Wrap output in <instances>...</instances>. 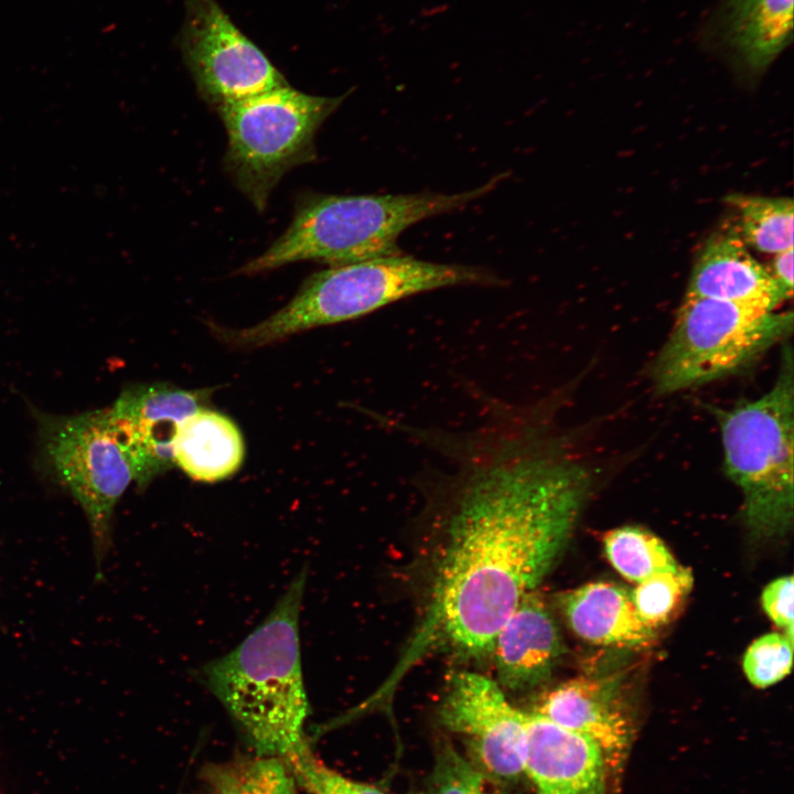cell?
<instances>
[{
    "mask_svg": "<svg viewBox=\"0 0 794 794\" xmlns=\"http://www.w3.org/2000/svg\"><path fill=\"white\" fill-rule=\"evenodd\" d=\"M541 432L532 414L505 409L436 443L457 469L428 626L466 656L492 653L504 622L561 555L590 493L589 470Z\"/></svg>",
    "mask_w": 794,
    "mask_h": 794,
    "instance_id": "6da1fadb",
    "label": "cell"
},
{
    "mask_svg": "<svg viewBox=\"0 0 794 794\" xmlns=\"http://www.w3.org/2000/svg\"><path fill=\"white\" fill-rule=\"evenodd\" d=\"M307 578L303 567L261 623L198 672L259 755L286 759L308 745L299 637Z\"/></svg>",
    "mask_w": 794,
    "mask_h": 794,
    "instance_id": "7a4b0ae2",
    "label": "cell"
},
{
    "mask_svg": "<svg viewBox=\"0 0 794 794\" xmlns=\"http://www.w3.org/2000/svg\"><path fill=\"white\" fill-rule=\"evenodd\" d=\"M502 180L497 175L453 194L310 195L298 204L282 235L239 272L260 273L302 260L337 266L399 255L397 242L408 227L466 206Z\"/></svg>",
    "mask_w": 794,
    "mask_h": 794,
    "instance_id": "3957f363",
    "label": "cell"
},
{
    "mask_svg": "<svg viewBox=\"0 0 794 794\" xmlns=\"http://www.w3.org/2000/svg\"><path fill=\"white\" fill-rule=\"evenodd\" d=\"M484 267L440 264L399 255L329 266L311 275L297 294L261 322L222 331L230 344L257 347L305 330L354 320L401 299L457 286H498Z\"/></svg>",
    "mask_w": 794,
    "mask_h": 794,
    "instance_id": "277c9868",
    "label": "cell"
},
{
    "mask_svg": "<svg viewBox=\"0 0 794 794\" xmlns=\"http://www.w3.org/2000/svg\"><path fill=\"white\" fill-rule=\"evenodd\" d=\"M725 471L743 495V518L759 536L786 530L793 519L794 368L784 345L777 378L755 399L717 409Z\"/></svg>",
    "mask_w": 794,
    "mask_h": 794,
    "instance_id": "5b68a950",
    "label": "cell"
},
{
    "mask_svg": "<svg viewBox=\"0 0 794 794\" xmlns=\"http://www.w3.org/2000/svg\"><path fill=\"white\" fill-rule=\"evenodd\" d=\"M345 97L287 85L217 108L228 136L225 168L259 212L289 170L315 158V135Z\"/></svg>",
    "mask_w": 794,
    "mask_h": 794,
    "instance_id": "8992f818",
    "label": "cell"
},
{
    "mask_svg": "<svg viewBox=\"0 0 794 794\" xmlns=\"http://www.w3.org/2000/svg\"><path fill=\"white\" fill-rule=\"evenodd\" d=\"M792 328V311L684 297L653 363L655 388L669 394L734 374L784 341Z\"/></svg>",
    "mask_w": 794,
    "mask_h": 794,
    "instance_id": "52a82bcc",
    "label": "cell"
},
{
    "mask_svg": "<svg viewBox=\"0 0 794 794\" xmlns=\"http://www.w3.org/2000/svg\"><path fill=\"white\" fill-rule=\"evenodd\" d=\"M43 458L84 511L98 566L108 549L115 507L136 480L108 408L71 416L36 412Z\"/></svg>",
    "mask_w": 794,
    "mask_h": 794,
    "instance_id": "ba28073f",
    "label": "cell"
},
{
    "mask_svg": "<svg viewBox=\"0 0 794 794\" xmlns=\"http://www.w3.org/2000/svg\"><path fill=\"white\" fill-rule=\"evenodd\" d=\"M441 726L458 736L464 757L497 783L511 787L524 775L526 711L514 707L497 682L455 673L439 705Z\"/></svg>",
    "mask_w": 794,
    "mask_h": 794,
    "instance_id": "9c48e42d",
    "label": "cell"
},
{
    "mask_svg": "<svg viewBox=\"0 0 794 794\" xmlns=\"http://www.w3.org/2000/svg\"><path fill=\"white\" fill-rule=\"evenodd\" d=\"M182 47L198 90L216 109L288 85L215 0L189 1Z\"/></svg>",
    "mask_w": 794,
    "mask_h": 794,
    "instance_id": "30bf717a",
    "label": "cell"
},
{
    "mask_svg": "<svg viewBox=\"0 0 794 794\" xmlns=\"http://www.w3.org/2000/svg\"><path fill=\"white\" fill-rule=\"evenodd\" d=\"M210 394L207 389L187 390L167 383L142 384L124 389L108 408L140 489L174 465L173 442L179 426L203 407Z\"/></svg>",
    "mask_w": 794,
    "mask_h": 794,
    "instance_id": "8fae6325",
    "label": "cell"
},
{
    "mask_svg": "<svg viewBox=\"0 0 794 794\" xmlns=\"http://www.w3.org/2000/svg\"><path fill=\"white\" fill-rule=\"evenodd\" d=\"M524 775L536 794H607L609 761L590 738L526 711Z\"/></svg>",
    "mask_w": 794,
    "mask_h": 794,
    "instance_id": "7c38bea8",
    "label": "cell"
},
{
    "mask_svg": "<svg viewBox=\"0 0 794 794\" xmlns=\"http://www.w3.org/2000/svg\"><path fill=\"white\" fill-rule=\"evenodd\" d=\"M532 711L593 740L611 768L623 759L631 740L633 725L616 678L568 679L545 691Z\"/></svg>",
    "mask_w": 794,
    "mask_h": 794,
    "instance_id": "4fadbf2b",
    "label": "cell"
},
{
    "mask_svg": "<svg viewBox=\"0 0 794 794\" xmlns=\"http://www.w3.org/2000/svg\"><path fill=\"white\" fill-rule=\"evenodd\" d=\"M565 653L560 631L543 597L526 593L497 632L492 653L498 685L524 690L544 683Z\"/></svg>",
    "mask_w": 794,
    "mask_h": 794,
    "instance_id": "5bb4252c",
    "label": "cell"
},
{
    "mask_svg": "<svg viewBox=\"0 0 794 794\" xmlns=\"http://www.w3.org/2000/svg\"><path fill=\"white\" fill-rule=\"evenodd\" d=\"M685 297L729 301L775 311L783 302L766 267L760 264L737 228L720 229L701 249Z\"/></svg>",
    "mask_w": 794,
    "mask_h": 794,
    "instance_id": "9a60e30c",
    "label": "cell"
},
{
    "mask_svg": "<svg viewBox=\"0 0 794 794\" xmlns=\"http://www.w3.org/2000/svg\"><path fill=\"white\" fill-rule=\"evenodd\" d=\"M711 28L739 65L762 73L792 39L793 0H722Z\"/></svg>",
    "mask_w": 794,
    "mask_h": 794,
    "instance_id": "2e32d148",
    "label": "cell"
},
{
    "mask_svg": "<svg viewBox=\"0 0 794 794\" xmlns=\"http://www.w3.org/2000/svg\"><path fill=\"white\" fill-rule=\"evenodd\" d=\"M570 629L582 640L607 646L642 648L656 632L640 616L631 591L612 582H590L558 598Z\"/></svg>",
    "mask_w": 794,
    "mask_h": 794,
    "instance_id": "e0dca14e",
    "label": "cell"
},
{
    "mask_svg": "<svg viewBox=\"0 0 794 794\" xmlns=\"http://www.w3.org/2000/svg\"><path fill=\"white\" fill-rule=\"evenodd\" d=\"M244 458L243 436L227 416L203 406L180 423L173 462L192 480L223 481L239 470Z\"/></svg>",
    "mask_w": 794,
    "mask_h": 794,
    "instance_id": "ac0fdd59",
    "label": "cell"
},
{
    "mask_svg": "<svg viewBox=\"0 0 794 794\" xmlns=\"http://www.w3.org/2000/svg\"><path fill=\"white\" fill-rule=\"evenodd\" d=\"M726 202L738 215L737 229L748 247L769 255L793 248L794 206L791 197L730 194Z\"/></svg>",
    "mask_w": 794,
    "mask_h": 794,
    "instance_id": "d6986e66",
    "label": "cell"
},
{
    "mask_svg": "<svg viewBox=\"0 0 794 794\" xmlns=\"http://www.w3.org/2000/svg\"><path fill=\"white\" fill-rule=\"evenodd\" d=\"M203 776L216 794H297V781L283 758L259 755L213 763Z\"/></svg>",
    "mask_w": 794,
    "mask_h": 794,
    "instance_id": "ffe728a7",
    "label": "cell"
},
{
    "mask_svg": "<svg viewBox=\"0 0 794 794\" xmlns=\"http://www.w3.org/2000/svg\"><path fill=\"white\" fill-rule=\"evenodd\" d=\"M603 545L613 568L634 583L680 567L657 536L640 527L612 529L604 535Z\"/></svg>",
    "mask_w": 794,
    "mask_h": 794,
    "instance_id": "44dd1931",
    "label": "cell"
},
{
    "mask_svg": "<svg viewBox=\"0 0 794 794\" xmlns=\"http://www.w3.org/2000/svg\"><path fill=\"white\" fill-rule=\"evenodd\" d=\"M426 794H508L504 786L476 769L448 739L438 740Z\"/></svg>",
    "mask_w": 794,
    "mask_h": 794,
    "instance_id": "7402d4cb",
    "label": "cell"
},
{
    "mask_svg": "<svg viewBox=\"0 0 794 794\" xmlns=\"http://www.w3.org/2000/svg\"><path fill=\"white\" fill-rule=\"evenodd\" d=\"M693 582L690 570L680 566L635 583L631 597L640 616L656 629L670 619L689 593Z\"/></svg>",
    "mask_w": 794,
    "mask_h": 794,
    "instance_id": "603a6c76",
    "label": "cell"
},
{
    "mask_svg": "<svg viewBox=\"0 0 794 794\" xmlns=\"http://www.w3.org/2000/svg\"><path fill=\"white\" fill-rule=\"evenodd\" d=\"M793 639L772 632L751 643L742 659L748 680L758 688L772 686L783 679L792 667Z\"/></svg>",
    "mask_w": 794,
    "mask_h": 794,
    "instance_id": "cb8c5ba5",
    "label": "cell"
},
{
    "mask_svg": "<svg viewBox=\"0 0 794 794\" xmlns=\"http://www.w3.org/2000/svg\"><path fill=\"white\" fill-rule=\"evenodd\" d=\"M298 784L310 794H386L380 788L353 781L328 768L308 745L285 759Z\"/></svg>",
    "mask_w": 794,
    "mask_h": 794,
    "instance_id": "d4e9b609",
    "label": "cell"
},
{
    "mask_svg": "<svg viewBox=\"0 0 794 794\" xmlns=\"http://www.w3.org/2000/svg\"><path fill=\"white\" fill-rule=\"evenodd\" d=\"M761 603L766 615L793 639V577L784 576L771 581L762 592Z\"/></svg>",
    "mask_w": 794,
    "mask_h": 794,
    "instance_id": "484cf974",
    "label": "cell"
},
{
    "mask_svg": "<svg viewBox=\"0 0 794 794\" xmlns=\"http://www.w3.org/2000/svg\"><path fill=\"white\" fill-rule=\"evenodd\" d=\"M783 300L793 294V248L773 255L765 266Z\"/></svg>",
    "mask_w": 794,
    "mask_h": 794,
    "instance_id": "4316f807",
    "label": "cell"
}]
</instances>
